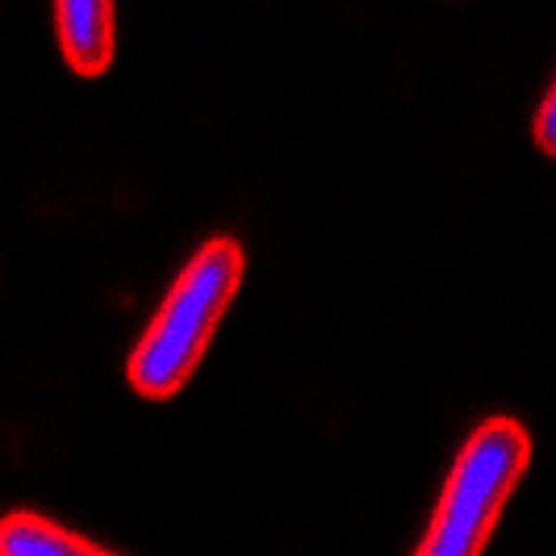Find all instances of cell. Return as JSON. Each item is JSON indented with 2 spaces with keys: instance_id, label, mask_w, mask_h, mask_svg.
<instances>
[{
  "instance_id": "277c9868",
  "label": "cell",
  "mask_w": 556,
  "mask_h": 556,
  "mask_svg": "<svg viewBox=\"0 0 556 556\" xmlns=\"http://www.w3.org/2000/svg\"><path fill=\"white\" fill-rule=\"evenodd\" d=\"M0 556H117L80 531L63 528L47 515L34 510H9L0 519Z\"/></svg>"
},
{
  "instance_id": "6da1fadb",
  "label": "cell",
  "mask_w": 556,
  "mask_h": 556,
  "mask_svg": "<svg viewBox=\"0 0 556 556\" xmlns=\"http://www.w3.org/2000/svg\"><path fill=\"white\" fill-rule=\"evenodd\" d=\"M243 268H248L243 243L230 235L205 239L193 260L180 268L164 306L142 331L139 348L126 364V377L142 397L164 402L189 386L201 356L210 352V339L218 331L223 314L243 285Z\"/></svg>"
},
{
  "instance_id": "7a4b0ae2",
  "label": "cell",
  "mask_w": 556,
  "mask_h": 556,
  "mask_svg": "<svg viewBox=\"0 0 556 556\" xmlns=\"http://www.w3.org/2000/svg\"><path fill=\"white\" fill-rule=\"evenodd\" d=\"M531 465V435L519 418H485L465 440L444 494L415 556H481L498 528L502 506Z\"/></svg>"
},
{
  "instance_id": "3957f363",
  "label": "cell",
  "mask_w": 556,
  "mask_h": 556,
  "mask_svg": "<svg viewBox=\"0 0 556 556\" xmlns=\"http://www.w3.org/2000/svg\"><path fill=\"white\" fill-rule=\"evenodd\" d=\"M59 47L67 63L80 76H101L113 63V42H117V17L110 0H59L55 4Z\"/></svg>"
},
{
  "instance_id": "5b68a950",
  "label": "cell",
  "mask_w": 556,
  "mask_h": 556,
  "mask_svg": "<svg viewBox=\"0 0 556 556\" xmlns=\"http://www.w3.org/2000/svg\"><path fill=\"white\" fill-rule=\"evenodd\" d=\"M556 88H548L544 92V101H540V110H535V147L544 151V155H553L556 151Z\"/></svg>"
}]
</instances>
